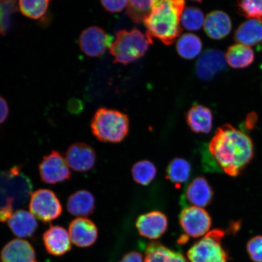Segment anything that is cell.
I'll return each mask as SVG.
<instances>
[{"instance_id":"cell-38","label":"cell","mask_w":262,"mask_h":262,"mask_svg":"<svg viewBox=\"0 0 262 262\" xmlns=\"http://www.w3.org/2000/svg\"><path fill=\"white\" fill-rule=\"evenodd\" d=\"M257 121V116L255 113H251L247 116V119H246V124H247L248 128H253L255 123Z\"/></svg>"},{"instance_id":"cell-32","label":"cell","mask_w":262,"mask_h":262,"mask_svg":"<svg viewBox=\"0 0 262 262\" xmlns=\"http://www.w3.org/2000/svg\"><path fill=\"white\" fill-rule=\"evenodd\" d=\"M17 11L15 1H0V34H7L11 25V15Z\"/></svg>"},{"instance_id":"cell-17","label":"cell","mask_w":262,"mask_h":262,"mask_svg":"<svg viewBox=\"0 0 262 262\" xmlns=\"http://www.w3.org/2000/svg\"><path fill=\"white\" fill-rule=\"evenodd\" d=\"M212 189L204 178H198L189 183L185 192V199L190 206L204 208L210 204L213 198Z\"/></svg>"},{"instance_id":"cell-6","label":"cell","mask_w":262,"mask_h":262,"mask_svg":"<svg viewBox=\"0 0 262 262\" xmlns=\"http://www.w3.org/2000/svg\"><path fill=\"white\" fill-rule=\"evenodd\" d=\"M221 229H213L195 244L188 251L190 262H227V254L221 242L224 236Z\"/></svg>"},{"instance_id":"cell-10","label":"cell","mask_w":262,"mask_h":262,"mask_svg":"<svg viewBox=\"0 0 262 262\" xmlns=\"http://www.w3.org/2000/svg\"><path fill=\"white\" fill-rule=\"evenodd\" d=\"M113 37L98 26H91L82 31L79 37V47L87 56L98 57L110 48Z\"/></svg>"},{"instance_id":"cell-26","label":"cell","mask_w":262,"mask_h":262,"mask_svg":"<svg viewBox=\"0 0 262 262\" xmlns=\"http://www.w3.org/2000/svg\"><path fill=\"white\" fill-rule=\"evenodd\" d=\"M190 163L185 159L176 158L172 160L167 168V176L176 185H182L188 181L191 173Z\"/></svg>"},{"instance_id":"cell-33","label":"cell","mask_w":262,"mask_h":262,"mask_svg":"<svg viewBox=\"0 0 262 262\" xmlns=\"http://www.w3.org/2000/svg\"><path fill=\"white\" fill-rule=\"evenodd\" d=\"M247 251L252 260L262 262V235H257L248 241Z\"/></svg>"},{"instance_id":"cell-23","label":"cell","mask_w":262,"mask_h":262,"mask_svg":"<svg viewBox=\"0 0 262 262\" xmlns=\"http://www.w3.org/2000/svg\"><path fill=\"white\" fill-rule=\"evenodd\" d=\"M144 262H188L182 254L170 250L157 242L150 243L146 249Z\"/></svg>"},{"instance_id":"cell-37","label":"cell","mask_w":262,"mask_h":262,"mask_svg":"<svg viewBox=\"0 0 262 262\" xmlns=\"http://www.w3.org/2000/svg\"><path fill=\"white\" fill-rule=\"evenodd\" d=\"M14 214V209L11 207H5L0 209V222H8Z\"/></svg>"},{"instance_id":"cell-29","label":"cell","mask_w":262,"mask_h":262,"mask_svg":"<svg viewBox=\"0 0 262 262\" xmlns=\"http://www.w3.org/2000/svg\"><path fill=\"white\" fill-rule=\"evenodd\" d=\"M156 1H129L126 8V14L136 24L145 21L150 14Z\"/></svg>"},{"instance_id":"cell-16","label":"cell","mask_w":262,"mask_h":262,"mask_svg":"<svg viewBox=\"0 0 262 262\" xmlns=\"http://www.w3.org/2000/svg\"><path fill=\"white\" fill-rule=\"evenodd\" d=\"M2 262H37L34 248L28 241L14 239L8 242L1 253Z\"/></svg>"},{"instance_id":"cell-20","label":"cell","mask_w":262,"mask_h":262,"mask_svg":"<svg viewBox=\"0 0 262 262\" xmlns=\"http://www.w3.org/2000/svg\"><path fill=\"white\" fill-rule=\"evenodd\" d=\"M67 209L71 215L86 217L93 214L95 209V198L86 190H80L71 194L68 199Z\"/></svg>"},{"instance_id":"cell-13","label":"cell","mask_w":262,"mask_h":262,"mask_svg":"<svg viewBox=\"0 0 262 262\" xmlns=\"http://www.w3.org/2000/svg\"><path fill=\"white\" fill-rule=\"evenodd\" d=\"M69 234L71 242L77 247H89L97 241L98 229L90 219L78 217L70 223Z\"/></svg>"},{"instance_id":"cell-8","label":"cell","mask_w":262,"mask_h":262,"mask_svg":"<svg viewBox=\"0 0 262 262\" xmlns=\"http://www.w3.org/2000/svg\"><path fill=\"white\" fill-rule=\"evenodd\" d=\"M39 173L42 182L55 185L70 180L71 172L64 157L57 150H52L39 164Z\"/></svg>"},{"instance_id":"cell-3","label":"cell","mask_w":262,"mask_h":262,"mask_svg":"<svg viewBox=\"0 0 262 262\" xmlns=\"http://www.w3.org/2000/svg\"><path fill=\"white\" fill-rule=\"evenodd\" d=\"M32 190L31 180L20 167L15 166L0 172V209L20 207L31 198Z\"/></svg>"},{"instance_id":"cell-35","label":"cell","mask_w":262,"mask_h":262,"mask_svg":"<svg viewBox=\"0 0 262 262\" xmlns=\"http://www.w3.org/2000/svg\"><path fill=\"white\" fill-rule=\"evenodd\" d=\"M9 110L7 101L0 96V124L4 123L9 116Z\"/></svg>"},{"instance_id":"cell-30","label":"cell","mask_w":262,"mask_h":262,"mask_svg":"<svg viewBox=\"0 0 262 262\" xmlns=\"http://www.w3.org/2000/svg\"><path fill=\"white\" fill-rule=\"evenodd\" d=\"M205 18L201 9L195 7L186 8L181 16V25L186 30L194 31L204 26Z\"/></svg>"},{"instance_id":"cell-27","label":"cell","mask_w":262,"mask_h":262,"mask_svg":"<svg viewBox=\"0 0 262 262\" xmlns=\"http://www.w3.org/2000/svg\"><path fill=\"white\" fill-rule=\"evenodd\" d=\"M157 173L156 166L148 160L137 162L132 168L133 178L138 184L148 185L155 179Z\"/></svg>"},{"instance_id":"cell-1","label":"cell","mask_w":262,"mask_h":262,"mask_svg":"<svg viewBox=\"0 0 262 262\" xmlns=\"http://www.w3.org/2000/svg\"><path fill=\"white\" fill-rule=\"evenodd\" d=\"M209 151L223 171L235 177L253 159L254 146L247 134L227 124L216 130L209 144Z\"/></svg>"},{"instance_id":"cell-19","label":"cell","mask_w":262,"mask_h":262,"mask_svg":"<svg viewBox=\"0 0 262 262\" xmlns=\"http://www.w3.org/2000/svg\"><path fill=\"white\" fill-rule=\"evenodd\" d=\"M12 233L19 238L32 236L37 230L38 224L31 212L18 209L8 222Z\"/></svg>"},{"instance_id":"cell-31","label":"cell","mask_w":262,"mask_h":262,"mask_svg":"<svg viewBox=\"0 0 262 262\" xmlns=\"http://www.w3.org/2000/svg\"><path fill=\"white\" fill-rule=\"evenodd\" d=\"M238 12L245 17L262 22V0H244L237 2Z\"/></svg>"},{"instance_id":"cell-25","label":"cell","mask_w":262,"mask_h":262,"mask_svg":"<svg viewBox=\"0 0 262 262\" xmlns=\"http://www.w3.org/2000/svg\"><path fill=\"white\" fill-rule=\"evenodd\" d=\"M176 48L180 56L191 60L201 53L202 42L198 36L192 34H185L179 38L177 42Z\"/></svg>"},{"instance_id":"cell-9","label":"cell","mask_w":262,"mask_h":262,"mask_svg":"<svg viewBox=\"0 0 262 262\" xmlns=\"http://www.w3.org/2000/svg\"><path fill=\"white\" fill-rule=\"evenodd\" d=\"M211 219L204 208L187 206L180 215V224L185 233L192 238H198L208 233Z\"/></svg>"},{"instance_id":"cell-24","label":"cell","mask_w":262,"mask_h":262,"mask_svg":"<svg viewBox=\"0 0 262 262\" xmlns=\"http://www.w3.org/2000/svg\"><path fill=\"white\" fill-rule=\"evenodd\" d=\"M225 57L229 67L242 69L247 68L253 63L254 52L251 47L237 44L228 49Z\"/></svg>"},{"instance_id":"cell-5","label":"cell","mask_w":262,"mask_h":262,"mask_svg":"<svg viewBox=\"0 0 262 262\" xmlns=\"http://www.w3.org/2000/svg\"><path fill=\"white\" fill-rule=\"evenodd\" d=\"M152 43V37L147 33L143 34L137 29L122 30L117 33L110 51L114 62L127 64L142 57Z\"/></svg>"},{"instance_id":"cell-21","label":"cell","mask_w":262,"mask_h":262,"mask_svg":"<svg viewBox=\"0 0 262 262\" xmlns=\"http://www.w3.org/2000/svg\"><path fill=\"white\" fill-rule=\"evenodd\" d=\"M234 39L238 44L251 47L262 41V22L248 19L239 26Z\"/></svg>"},{"instance_id":"cell-34","label":"cell","mask_w":262,"mask_h":262,"mask_svg":"<svg viewBox=\"0 0 262 262\" xmlns=\"http://www.w3.org/2000/svg\"><path fill=\"white\" fill-rule=\"evenodd\" d=\"M128 1H101L103 7L106 11L111 13H116L122 11L127 8Z\"/></svg>"},{"instance_id":"cell-12","label":"cell","mask_w":262,"mask_h":262,"mask_svg":"<svg viewBox=\"0 0 262 262\" xmlns=\"http://www.w3.org/2000/svg\"><path fill=\"white\" fill-rule=\"evenodd\" d=\"M225 55L215 49H208L196 61L195 72L203 80H209L221 73L226 67Z\"/></svg>"},{"instance_id":"cell-14","label":"cell","mask_w":262,"mask_h":262,"mask_svg":"<svg viewBox=\"0 0 262 262\" xmlns=\"http://www.w3.org/2000/svg\"><path fill=\"white\" fill-rule=\"evenodd\" d=\"M168 224V219L163 213L155 211L140 215L136 227L142 236L155 240L165 234Z\"/></svg>"},{"instance_id":"cell-36","label":"cell","mask_w":262,"mask_h":262,"mask_svg":"<svg viewBox=\"0 0 262 262\" xmlns=\"http://www.w3.org/2000/svg\"><path fill=\"white\" fill-rule=\"evenodd\" d=\"M119 262H144L142 255L137 252H130L124 255Z\"/></svg>"},{"instance_id":"cell-15","label":"cell","mask_w":262,"mask_h":262,"mask_svg":"<svg viewBox=\"0 0 262 262\" xmlns=\"http://www.w3.org/2000/svg\"><path fill=\"white\" fill-rule=\"evenodd\" d=\"M46 250L50 254L60 256L71 249V240L67 229L60 226H52L42 235Z\"/></svg>"},{"instance_id":"cell-28","label":"cell","mask_w":262,"mask_h":262,"mask_svg":"<svg viewBox=\"0 0 262 262\" xmlns=\"http://www.w3.org/2000/svg\"><path fill=\"white\" fill-rule=\"evenodd\" d=\"M49 3L47 0H20L18 6L23 15L29 18L38 19L46 14Z\"/></svg>"},{"instance_id":"cell-22","label":"cell","mask_w":262,"mask_h":262,"mask_svg":"<svg viewBox=\"0 0 262 262\" xmlns=\"http://www.w3.org/2000/svg\"><path fill=\"white\" fill-rule=\"evenodd\" d=\"M186 120L190 128L194 133L207 134L211 130L213 116L208 107L199 104L192 107Z\"/></svg>"},{"instance_id":"cell-7","label":"cell","mask_w":262,"mask_h":262,"mask_svg":"<svg viewBox=\"0 0 262 262\" xmlns=\"http://www.w3.org/2000/svg\"><path fill=\"white\" fill-rule=\"evenodd\" d=\"M29 210L35 219L49 222L60 217L62 206L53 191L47 189H40L32 193Z\"/></svg>"},{"instance_id":"cell-11","label":"cell","mask_w":262,"mask_h":262,"mask_svg":"<svg viewBox=\"0 0 262 262\" xmlns=\"http://www.w3.org/2000/svg\"><path fill=\"white\" fill-rule=\"evenodd\" d=\"M66 160L69 167L77 172H86L93 168L96 162V154L90 145L75 143L68 147Z\"/></svg>"},{"instance_id":"cell-4","label":"cell","mask_w":262,"mask_h":262,"mask_svg":"<svg viewBox=\"0 0 262 262\" xmlns=\"http://www.w3.org/2000/svg\"><path fill=\"white\" fill-rule=\"evenodd\" d=\"M91 127L93 135L101 142L119 143L128 133V117L116 110L100 108L92 119Z\"/></svg>"},{"instance_id":"cell-39","label":"cell","mask_w":262,"mask_h":262,"mask_svg":"<svg viewBox=\"0 0 262 262\" xmlns=\"http://www.w3.org/2000/svg\"><path fill=\"white\" fill-rule=\"evenodd\" d=\"M261 48H262V45H261Z\"/></svg>"},{"instance_id":"cell-2","label":"cell","mask_w":262,"mask_h":262,"mask_svg":"<svg viewBox=\"0 0 262 262\" xmlns=\"http://www.w3.org/2000/svg\"><path fill=\"white\" fill-rule=\"evenodd\" d=\"M185 3L179 0L156 1L151 12L143 22L147 34L165 45L172 44L182 31L181 16Z\"/></svg>"},{"instance_id":"cell-18","label":"cell","mask_w":262,"mask_h":262,"mask_svg":"<svg viewBox=\"0 0 262 262\" xmlns=\"http://www.w3.org/2000/svg\"><path fill=\"white\" fill-rule=\"evenodd\" d=\"M204 29L209 37L214 40H221L227 37L231 31V18L224 12H211L205 18Z\"/></svg>"}]
</instances>
